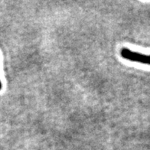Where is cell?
<instances>
[{
    "instance_id": "1",
    "label": "cell",
    "mask_w": 150,
    "mask_h": 150,
    "mask_svg": "<svg viewBox=\"0 0 150 150\" xmlns=\"http://www.w3.org/2000/svg\"><path fill=\"white\" fill-rule=\"evenodd\" d=\"M120 54L124 59L150 65V55H148V54L132 52L127 47L122 48L120 51Z\"/></svg>"
},
{
    "instance_id": "2",
    "label": "cell",
    "mask_w": 150,
    "mask_h": 150,
    "mask_svg": "<svg viewBox=\"0 0 150 150\" xmlns=\"http://www.w3.org/2000/svg\"><path fill=\"white\" fill-rule=\"evenodd\" d=\"M2 83H1V81H0V91L2 90Z\"/></svg>"
}]
</instances>
